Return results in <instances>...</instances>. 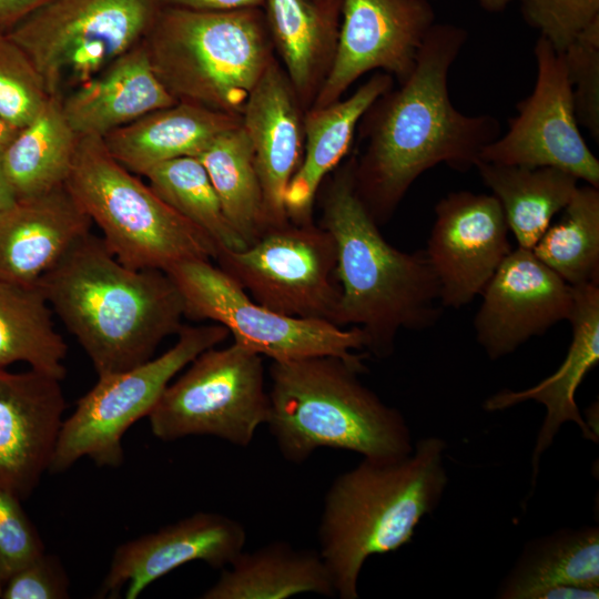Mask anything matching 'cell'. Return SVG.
<instances>
[{
  "instance_id": "1",
  "label": "cell",
  "mask_w": 599,
  "mask_h": 599,
  "mask_svg": "<svg viewBox=\"0 0 599 599\" xmlns=\"http://www.w3.org/2000/svg\"><path fill=\"white\" fill-rule=\"evenodd\" d=\"M467 40L451 23H434L399 89L373 104L367 149L354 163L355 189L378 225L386 223L425 171L446 164L475 167L500 135L498 119L468 115L454 106L448 73Z\"/></svg>"
},
{
  "instance_id": "2",
  "label": "cell",
  "mask_w": 599,
  "mask_h": 599,
  "mask_svg": "<svg viewBox=\"0 0 599 599\" xmlns=\"http://www.w3.org/2000/svg\"><path fill=\"white\" fill-rule=\"evenodd\" d=\"M99 376L151 359L183 326L184 303L170 275L122 264L101 237L79 238L38 282Z\"/></svg>"
},
{
  "instance_id": "3",
  "label": "cell",
  "mask_w": 599,
  "mask_h": 599,
  "mask_svg": "<svg viewBox=\"0 0 599 599\" xmlns=\"http://www.w3.org/2000/svg\"><path fill=\"white\" fill-rule=\"evenodd\" d=\"M321 226L337 254L341 298L334 324L358 327L368 354L386 358L399 331L435 325L444 307L425 251L404 252L385 240L356 192L354 163L331 182Z\"/></svg>"
},
{
  "instance_id": "4",
  "label": "cell",
  "mask_w": 599,
  "mask_h": 599,
  "mask_svg": "<svg viewBox=\"0 0 599 599\" xmlns=\"http://www.w3.org/2000/svg\"><path fill=\"white\" fill-rule=\"evenodd\" d=\"M446 447L439 437H424L405 457L363 458L333 480L317 535L336 597L357 599L367 558L408 544L437 508L448 483Z\"/></svg>"
},
{
  "instance_id": "5",
  "label": "cell",
  "mask_w": 599,
  "mask_h": 599,
  "mask_svg": "<svg viewBox=\"0 0 599 599\" xmlns=\"http://www.w3.org/2000/svg\"><path fill=\"white\" fill-rule=\"evenodd\" d=\"M365 370L337 356L272 362L266 425L285 460L302 464L319 448L369 459L412 453L404 415L362 383Z\"/></svg>"
},
{
  "instance_id": "6",
  "label": "cell",
  "mask_w": 599,
  "mask_h": 599,
  "mask_svg": "<svg viewBox=\"0 0 599 599\" xmlns=\"http://www.w3.org/2000/svg\"><path fill=\"white\" fill-rule=\"evenodd\" d=\"M143 43L155 74L177 102L240 118L273 60L254 8L161 7Z\"/></svg>"
},
{
  "instance_id": "7",
  "label": "cell",
  "mask_w": 599,
  "mask_h": 599,
  "mask_svg": "<svg viewBox=\"0 0 599 599\" xmlns=\"http://www.w3.org/2000/svg\"><path fill=\"white\" fill-rule=\"evenodd\" d=\"M64 186L99 226L109 251L131 268L165 272L184 261L216 256L213 240L121 165L101 136L79 138Z\"/></svg>"
},
{
  "instance_id": "8",
  "label": "cell",
  "mask_w": 599,
  "mask_h": 599,
  "mask_svg": "<svg viewBox=\"0 0 599 599\" xmlns=\"http://www.w3.org/2000/svg\"><path fill=\"white\" fill-rule=\"evenodd\" d=\"M161 7L158 0H48L6 34L48 93L62 98L143 42Z\"/></svg>"
},
{
  "instance_id": "9",
  "label": "cell",
  "mask_w": 599,
  "mask_h": 599,
  "mask_svg": "<svg viewBox=\"0 0 599 599\" xmlns=\"http://www.w3.org/2000/svg\"><path fill=\"white\" fill-rule=\"evenodd\" d=\"M229 335L216 323L183 325L175 344L163 354L130 369L99 376L63 420L49 471H65L82 457L98 466L119 467L126 430L149 416L175 375Z\"/></svg>"
},
{
  "instance_id": "10",
  "label": "cell",
  "mask_w": 599,
  "mask_h": 599,
  "mask_svg": "<svg viewBox=\"0 0 599 599\" xmlns=\"http://www.w3.org/2000/svg\"><path fill=\"white\" fill-rule=\"evenodd\" d=\"M176 284L185 318L224 326L234 343L272 359L287 362L337 356L364 365L365 337L358 327H341L323 319L274 312L250 295L207 260H189L165 271Z\"/></svg>"
},
{
  "instance_id": "11",
  "label": "cell",
  "mask_w": 599,
  "mask_h": 599,
  "mask_svg": "<svg viewBox=\"0 0 599 599\" xmlns=\"http://www.w3.org/2000/svg\"><path fill=\"white\" fill-rule=\"evenodd\" d=\"M268 404L262 356L233 342L197 355L148 417L153 435L164 441L213 436L247 447L266 424Z\"/></svg>"
},
{
  "instance_id": "12",
  "label": "cell",
  "mask_w": 599,
  "mask_h": 599,
  "mask_svg": "<svg viewBox=\"0 0 599 599\" xmlns=\"http://www.w3.org/2000/svg\"><path fill=\"white\" fill-rule=\"evenodd\" d=\"M214 261L258 304L334 324L341 298L333 236L313 222L265 231L243 250L217 247Z\"/></svg>"
},
{
  "instance_id": "13",
  "label": "cell",
  "mask_w": 599,
  "mask_h": 599,
  "mask_svg": "<svg viewBox=\"0 0 599 599\" xmlns=\"http://www.w3.org/2000/svg\"><path fill=\"white\" fill-rule=\"evenodd\" d=\"M534 53L537 79L509 128L481 152L480 160L524 166H552L599 187V161L588 148L575 113L562 52L539 37Z\"/></svg>"
},
{
  "instance_id": "14",
  "label": "cell",
  "mask_w": 599,
  "mask_h": 599,
  "mask_svg": "<svg viewBox=\"0 0 599 599\" xmlns=\"http://www.w3.org/2000/svg\"><path fill=\"white\" fill-rule=\"evenodd\" d=\"M509 229L493 194L451 192L435 206L424 250L444 308L463 307L481 294L511 252Z\"/></svg>"
},
{
  "instance_id": "15",
  "label": "cell",
  "mask_w": 599,
  "mask_h": 599,
  "mask_svg": "<svg viewBox=\"0 0 599 599\" xmlns=\"http://www.w3.org/2000/svg\"><path fill=\"white\" fill-rule=\"evenodd\" d=\"M435 23L427 0H343V23L315 108L339 100L359 77L383 69L403 82Z\"/></svg>"
},
{
  "instance_id": "16",
  "label": "cell",
  "mask_w": 599,
  "mask_h": 599,
  "mask_svg": "<svg viewBox=\"0 0 599 599\" xmlns=\"http://www.w3.org/2000/svg\"><path fill=\"white\" fill-rule=\"evenodd\" d=\"M480 295L474 327L478 344L491 361L569 321L573 308L572 286L531 250L520 247L511 250Z\"/></svg>"
},
{
  "instance_id": "17",
  "label": "cell",
  "mask_w": 599,
  "mask_h": 599,
  "mask_svg": "<svg viewBox=\"0 0 599 599\" xmlns=\"http://www.w3.org/2000/svg\"><path fill=\"white\" fill-rule=\"evenodd\" d=\"M246 530L219 512L200 511L121 544L100 586L99 597L134 599L152 582L192 561L226 568L243 550Z\"/></svg>"
},
{
  "instance_id": "18",
  "label": "cell",
  "mask_w": 599,
  "mask_h": 599,
  "mask_svg": "<svg viewBox=\"0 0 599 599\" xmlns=\"http://www.w3.org/2000/svg\"><path fill=\"white\" fill-rule=\"evenodd\" d=\"M64 409L61 379L0 367V485L21 500L49 471Z\"/></svg>"
},
{
  "instance_id": "19",
  "label": "cell",
  "mask_w": 599,
  "mask_h": 599,
  "mask_svg": "<svg viewBox=\"0 0 599 599\" xmlns=\"http://www.w3.org/2000/svg\"><path fill=\"white\" fill-rule=\"evenodd\" d=\"M241 125L253 150L266 231L285 225V193L303 156L304 130L291 85L273 60L245 103Z\"/></svg>"
},
{
  "instance_id": "20",
  "label": "cell",
  "mask_w": 599,
  "mask_h": 599,
  "mask_svg": "<svg viewBox=\"0 0 599 599\" xmlns=\"http://www.w3.org/2000/svg\"><path fill=\"white\" fill-rule=\"evenodd\" d=\"M572 288L573 308L568 321L572 327V341L558 369L532 387L521 390L504 389L484 403V408L488 412L504 410L528 400L546 407V416L531 457L532 486L539 470V460L551 446L562 424H577L586 439L598 443L599 436L591 430L579 412L576 392L586 375L599 363V284Z\"/></svg>"
},
{
  "instance_id": "21",
  "label": "cell",
  "mask_w": 599,
  "mask_h": 599,
  "mask_svg": "<svg viewBox=\"0 0 599 599\" xmlns=\"http://www.w3.org/2000/svg\"><path fill=\"white\" fill-rule=\"evenodd\" d=\"M91 224L64 185L17 200L0 212V281L35 285Z\"/></svg>"
},
{
  "instance_id": "22",
  "label": "cell",
  "mask_w": 599,
  "mask_h": 599,
  "mask_svg": "<svg viewBox=\"0 0 599 599\" xmlns=\"http://www.w3.org/2000/svg\"><path fill=\"white\" fill-rule=\"evenodd\" d=\"M176 102L155 74L143 42L61 98L73 131L101 138Z\"/></svg>"
},
{
  "instance_id": "23",
  "label": "cell",
  "mask_w": 599,
  "mask_h": 599,
  "mask_svg": "<svg viewBox=\"0 0 599 599\" xmlns=\"http://www.w3.org/2000/svg\"><path fill=\"white\" fill-rule=\"evenodd\" d=\"M392 87V77L375 74L345 100L312 110L304 123L305 145L285 193L290 222L312 223L321 184L348 152L355 129L367 110Z\"/></svg>"
},
{
  "instance_id": "24",
  "label": "cell",
  "mask_w": 599,
  "mask_h": 599,
  "mask_svg": "<svg viewBox=\"0 0 599 599\" xmlns=\"http://www.w3.org/2000/svg\"><path fill=\"white\" fill-rule=\"evenodd\" d=\"M240 123V116L176 102L115 129L102 139L121 165L136 175H145L163 162L197 156L214 138Z\"/></svg>"
},
{
  "instance_id": "25",
  "label": "cell",
  "mask_w": 599,
  "mask_h": 599,
  "mask_svg": "<svg viewBox=\"0 0 599 599\" xmlns=\"http://www.w3.org/2000/svg\"><path fill=\"white\" fill-rule=\"evenodd\" d=\"M336 597L331 573L318 550L297 549L286 541H272L252 551L243 550L203 599H285L300 593Z\"/></svg>"
},
{
  "instance_id": "26",
  "label": "cell",
  "mask_w": 599,
  "mask_h": 599,
  "mask_svg": "<svg viewBox=\"0 0 599 599\" xmlns=\"http://www.w3.org/2000/svg\"><path fill=\"white\" fill-rule=\"evenodd\" d=\"M475 167L500 203L517 247L525 250H532L579 186L576 176L552 166L478 161Z\"/></svg>"
},
{
  "instance_id": "27",
  "label": "cell",
  "mask_w": 599,
  "mask_h": 599,
  "mask_svg": "<svg viewBox=\"0 0 599 599\" xmlns=\"http://www.w3.org/2000/svg\"><path fill=\"white\" fill-rule=\"evenodd\" d=\"M79 138L64 116L61 98L50 97L1 154L3 171L17 200L64 185Z\"/></svg>"
},
{
  "instance_id": "28",
  "label": "cell",
  "mask_w": 599,
  "mask_h": 599,
  "mask_svg": "<svg viewBox=\"0 0 599 599\" xmlns=\"http://www.w3.org/2000/svg\"><path fill=\"white\" fill-rule=\"evenodd\" d=\"M559 585L599 587L598 526L566 528L528 542L496 597L534 599Z\"/></svg>"
},
{
  "instance_id": "29",
  "label": "cell",
  "mask_w": 599,
  "mask_h": 599,
  "mask_svg": "<svg viewBox=\"0 0 599 599\" xmlns=\"http://www.w3.org/2000/svg\"><path fill=\"white\" fill-rule=\"evenodd\" d=\"M38 285L0 281V367L26 363L63 379L68 346Z\"/></svg>"
},
{
  "instance_id": "30",
  "label": "cell",
  "mask_w": 599,
  "mask_h": 599,
  "mask_svg": "<svg viewBox=\"0 0 599 599\" xmlns=\"http://www.w3.org/2000/svg\"><path fill=\"white\" fill-rule=\"evenodd\" d=\"M223 211L246 247L266 231L262 189L251 142L241 123L214 138L196 156Z\"/></svg>"
},
{
  "instance_id": "31",
  "label": "cell",
  "mask_w": 599,
  "mask_h": 599,
  "mask_svg": "<svg viewBox=\"0 0 599 599\" xmlns=\"http://www.w3.org/2000/svg\"><path fill=\"white\" fill-rule=\"evenodd\" d=\"M560 213L532 253L572 287L599 284V187L578 186Z\"/></svg>"
},
{
  "instance_id": "32",
  "label": "cell",
  "mask_w": 599,
  "mask_h": 599,
  "mask_svg": "<svg viewBox=\"0 0 599 599\" xmlns=\"http://www.w3.org/2000/svg\"><path fill=\"white\" fill-rule=\"evenodd\" d=\"M144 176L169 206L209 235L217 247L233 251L246 247L229 222L207 172L196 156L163 162Z\"/></svg>"
},
{
  "instance_id": "33",
  "label": "cell",
  "mask_w": 599,
  "mask_h": 599,
  "mask_svg": "<svg viewBox=\"0 0 599 599\" xmlns=\"http://www.w3.org/2000/svg\"><path fill=\"white\" fill-rule=\"evenodd\" d=\"M270 23L292 84L311 85L323 48V24L307 0H264Z\"/></svg>"
},
{
  "instance_id": "34",
  "label": "cell",
  "mask_w": 599,
  "mask_h": 599,
  "mask_svg": "<svg viewBox=\"0 0 599 599\" xmlns=\"http://www.w3.org/2000/svg\"><path fill=\"white\" fill-rule=\"evenodd\" d=\"M51 95L27 53L0 33V116L21 129Z\"/></svg>"
},
{
  "instance_id": "35",
  "label": "cell",
  "mask_w": 599,
  "mask_h": 599,
  "mask_svg": "<svg viewBox=\"0 0 599 599\" xmlns=\"http://www.w3.org/2000/svg\"><path fill=\"white\" fill-rule=\"evenodd\" d=\"M578 124L599 141V19L562 51Z\"/></svg>"
},
{
  "instance_id": "36",
  "label": "cell",
  "mask_w": 599,
  "mask_h": 599,
  "mask_svg": "<svg viewBox=\"0 0 599 599\" xmlns=\"http://www.w3.org/2000/svg\"><path fill=\"white\" fill-rule=\"evenodd\" d=\"M522 16L559 52L599 19V0H522Z\"/></svg>"
},
{
  "instance_id": "37",
  "label": "cell",
  "mask_w": 599,
  "mask_h": 599,
  "mask_svg": "<svg viewBox=\"0 0 599 599\" xmlns=\"http://www.w3.org/2000/svg\"><path fill=\"white\" fill-rule=\"evenodd\" d=\"M21 499L0 485V580L44 551L38 530L21 507Z\"/></svg>"
},
{
  "instance_id": "38",
  "label": "cell",
  "mask_w": 599,
  "mask_h": 599,
  "mask_svg": "<svg viewBox=\"0 0 599 599\" xmlns=\"http://www.w3.org/2000/svg\"><path fill=\"white\" fill-rule=\"evenodd\" d=\"M70 582L60 559L43 551L3 583L2 599H64Z\"/></svg>"
},
{
  "instance_id": "39",
  "label": "cell",
  "mask_w": 599,
  "mask_h": 599,
  "mask_svg": "<svg viewBox=\"0 0 599 599\" xmlns=\"http://www.w3.org/2000/svg\"><path fill=\"white\" fill-rule=\"evenodd\" d=\"M162 7L190 10H234L255 8L264 0H158Z\"/></svg>"
},
{
  "instance_id": "40",
  "label": "cell",
  "mask_w": 599,
  "mask_h": 599,
  "mask_svg": "<svg viewBox=\"0 0 599 599\" xmlns=\"http://www.w3.org/2000/svg\"><path fill=\"white\" fill-rule=\"evenodd\" d=\"M48 0H0V33H7L20 20Z\"/></svg>"
},
{
  "instance_id": "41",
  "label": "cell",
  "mask_w": 599,
  "mask_h": 599,
  "mask_svg": "<svg viewBox=\"0 0 599 599\" xmlns=\"http://www.w3.org/2000/svg\"><path fill=\"white\" fill-rule=\"evenodd\" d=\"M16 201L17 196L6 176L0 155V212L12 205Z\"/></svg>"
},
{
  "instance_id": "42",
  "label": "cell",
  "mask_w": 599,
  "mask_h": 599,
  "mask_svg": "<svg viewBox=\"0 0 599 599\" xmlns=\"http://www.w3.org/2000/svg\"><path fill=\"white\" fill-rule=\"evenodd\" d=\"M19 129L0 116V155L18 133Z\"/></svg>"
},
{
  "instance_id": "43",
  "label": "cell",
  "mask_w": 599,
  "mask_h": 599,
  "mask_svg": "<svg viewBox=\"0 0 599 599\" xmlns=\"http://www.w3.org/2000/svg\"><path fill=\"white\" fill-rule=\"evenodd\" d=\"M512 0H478L480 6L488 11H500L505 9Z\"/></svg>"
},
{
  "instance_id": "44",
  "label": "cell",
  "mask_w": 599,
  "mask_h": 599,
  "mask_svg": "<svg viewBox=\"0 0 599 599\" xmlns=\"http://www.w3.org/2000/svg\"><path fill=\"white\" fill-rule=\"evenodd\" d=\"M1 589H2V582H1V580H0V595H1Z\"/></svg>"
},
{
  "instance_id": "45",
  "label": "cell",
  "mask_w": 599,
  "mask_h": 599,
  "mask_svg": "<svg viewBox=\"0 0 599 599\" xmlns=\"http://www.w3.org/2000/svg\"><path fill=\"white\" fill-rule=\"evenodd\" d=\"M427 1H429V0H427Z\"/></svg>"
}]
</instances>
